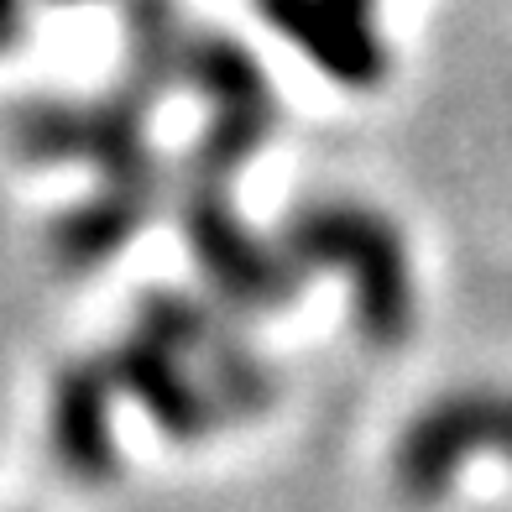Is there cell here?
I'll list each match as a JSON object with an SVG mask.
<instances>
[{
    "label": "cell",
    "instance_id": "52a82bcc",
    "mask_svg": "<svg viewBox=\"0 0 512 512\" xmlns=\"http://www.w3.org/2000/svg\"><path fill=\"white\" fill-rule=\"evenodd\" d=\"M115 382L105 361L63 366L53 387V455L74 481L100 486L115 476V429H110Z\"/></svg>",
    "mask_w": 512,
    "mask_h": 512
},
{
    "label": "cell",
    "instance_id": "8992f818",
    "mask_svg": "<svg viewBox=\"0 0 512 512\" xmlns=\"http://www.w3.org/2000/svg\"><path fill=\"white\" fill-rule=\"evenodd\" d=\"M262 16L340 84L366 89L382 79L387 58L377 21H371V0H262Z\"/></svg>",
    "mask_w": 512,
    "mask_h": 512
},
{
    "label": "cell",
    "instance_id": "5b68a950",
    "mask_svg": "<svg viewBox=\"0 0 512 512\" xmlns=\"http://www.w3.org/2000/svg\"><path fill=\"white\" fill-rule=\"evenodd\" d=\"M471 450H502L512 460V392H450L424 418H413L408 434L398 439V455H392L398 492L408 502H434Z\"/></svg>",
    "mask_w": 512,
    "mask_h": 512
},
{
    "label": "cell",
    "instance_id": "30bf717a",
    "mask_svg": "<svg viewBox=\"0 0 512 512\" xmlns=\"http://www.w3.org/2000/svg\"><path fill=\"white\" fill-rule=\"evenodd\" d=\"M16 32H21V0H0V53L16 42Z\"/></svg>",
    "mask_w": 512,
    "mask_h": 512
},
{
    "label": "cell",
    "instance_id": "7a4b0ae2",
    "mask_svg": "<svg viewBox=\"0 0 512 512\" xmlns=\"http://www.w3.org/2000/svg\"><path fill=\"white\" fill-rule=\"evenodd\" d=\"M283 262L293 272L309 267H345L356 283L361 330L377 345H398L413 324V288L403 241L382 215L361 204H314L283 230Z\"/></svg>",
    "mask_w": 512,
    "mask_h": 512
},
{
    "label": "cell",
    "instance_id": "9c48e42d",
    "mask_svg": "<svg viewBox=\"0 0 512 512\" xmlns=\"http://www.w3.org/2000/svg\"><path fill=\"white\" fill-rule=\"evenodd\" d=\"M126 32H131V79L142 95H157L168 74L189 58L173 16V0H131L126 6Z\"/></svg>",
    "mask_w": 512,
    "mask_h": 512
},
{
    "label": "cell",
    "instance_id": "6da1fadb",
    "mask_svg": "<svg viewBox=\"0 0 512 512\" xmlns=\"http://www.w3.org/2000/svg\"><path fill=\"white\" fill-rule=\"evenodd\" d=\"M209 340H215V324L199 304H189L183 293H147L136 330L105 356V371L115 392L142 403L168 439H204L225 413L215 392L189 382L183 351H204Z\"/></svg>",
    "mask_w": 512,
    "mask_h": 512
},
{
    "label": "cell",
    "instance_id": "ba28073f",
    "mask_svg": "<svg viewBox=\"0 0 512 512\" xmlns=\"http://www.w3.org/2000/svg\"><path fill=\"white\" fill-rule=\"evenodd\" d=\"M162 189H131V183H105V189L68 209V215L53 225V251L63 267H100L105 256L121 251L136 230L147 225L152 204Z\"/></svg>",
    "mask_w": 512,
    "mask_h": 512
},
{
    "label": "cell",
    "instance_id": "3957f363",
    "mask_svg": "<svg viewBox=\"0 0 512 512\" xmlns=\"http://www.w3.org/2000/svg\"><path fill=\"white\" fill-rule=\"evenodd\" d=\"M147 105L136 84L100 105H27L16 115V142L27 157L68 162L89 157L105 168V183H131V189H162V168L147 152Z\"/></svg>",
    "mask_w": 512,
    "mask_h": 512
},
{
    "label": "cell",
    "instance_id": "277c9868",
    "mask_svg": "<svg viewBox=\"0 0 512 512\" xmlns=\"http://www.w3.org/2000/svg\"><path fill=\"white\" fill-rule=\"evenodd\" d=\"M183 68L194 74V84L209 95L215 105V121H209L199 157H194V173L189 183L194 189H215L225 194L230 173L267 142V126H272V95H267V79L256 58L246 48H236L230 37H199L189 42V58Z\"/></svg>",
    "mask_w": 512,
    "mask_h": 512
}]
</instances>
